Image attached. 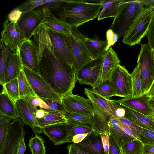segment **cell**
<instances>
[{
    "label": "cell",
    "instance_id": "6da1fadb",
    "mask_svg": "<svg viewBox=\"0 0 154 154\" xmlns=\"http://www.w3.org/2000/svg\"><path fill=\"white\" fill-rule=\"evenodd\" d=\"M32 37L39 74L62 98L72 93L77 81L76 71L55 54L47 28L42 24Z\"/></svg>",
    "mask_w": 154,
    "mask_h": 154
},
{
    "label": "cell",
    "instance_id": "7a4b0ae2",
    "mask_svg": "<svg viewBox=\"0 0 154 154\" xmlns=\"http://www.w3.org/2000/svg\"><path fill=\"white\" fill-rule=\"evenodd\" d=\"M103 6L100 2L69 0L57 14L59 18L71 27L78 28L98 17Z\"/></svg>",
    "mask_w": 154,
    "mask_h": 154
},
{
    "label": "cell",
    "instance_id": "3957f363",
    "mask_svg": "<svg viewBox=\"0 0 154 154\" xmlns=\"http://www.w3.org/2000/svg\"><path fill=\"white\" fill-rule=\"evenodd\" d=\"M144 7L141 0H125L119 5L109 29L117 35L119 39L123 36Z\"/></svg>",
    "mask_w": 154,
    "mask_h": 154
},
{
    "label": "cell",
    "instance_id": "277c9868",
    "mask_svg": "<svg viewBox=\"0 0 154 154\" xmlns=\"http://www.w3.org/2000/svg\"><path fill=\"white\" fill-rule=\"evenodd\" d=\"M154 16V7H144L139 13L123 36L122 42L131 47L140 44L146 36L151 21Z\"/></svg>",
    "mask_w": 154,
    "mask_h": 154
},
{
    "label": "cell",
    "instance_id": "5b68a950",
    "mask_svg": "<svg viewBox=\"0 0 154 154\" xmlns=\"http://www.w3.org/2000/svg\"><path fill=\"white\" fill-rule=\"evenodd\" d=\"M51 13L49 9L38 8L22 13L17 23L27 40H30Z\"/></svg>",
    "mask_w": 154,
    "mask_h": 154
},
{
    "label": "cell",
    "instance_id": "8992f818",
    "mask_svg": "<svg viewBox=\"0 0 154 154\" xmlns=\"http://www.w3.org/2000/svg\"><path fill=\"white\" fill-rule=\"evenodd\" d=\"M140 44L141 48L137 66L140 72L143 92L145 94L149 91L154 81V62L149 46L148 44Z\"/></svg>",
    "mask_w": 154,
    "mask_h": 154
},
{
    "label": "cell",
    "instance_id": "52a82bcc",
    "mask_svg": "<svg viewBox=\"0 0 154 154\" xmlns=\"http://www.w3.org/2000/svg\"><path fill=\"white\" fill-rule=\"evenodd\" d=\"M47 29L51 48L55 54L60 60L74 67V58L69 35L47 28Z\"/></svg>",
    "mask_w": 154,
    "mask_h": 154
},
{
    "label": "cell",
    "instance_id": "ba28073f",
    "mask_svg": "<svg viewBox=\"0 0 154 154\" xmlns=\"http://www.w3.org/2000/svg\"><path fill=\"white\" fill-rule=\"evenodd\" d=\"M69 36L74 58V67L76 72L85 65L94 60L89 52L85 43L87 37L76 27H71V34Z\"/></svg>",
    "mask_w": 154,
    "mask_h": 154
},
{
    "label": "cell",
    "instance_id": "9c48e42d",
    "mask_svg": "<svg viewBox=\"0 0 154 154\" xmlns=\"http://www.w3.org/2000/svg\"><path fill=\"white\" fill-rule=\"evenodd\" d=\"M23 69L38 97L62 102V98L39 74L23 66Z\"/></svg>",
    "mask_w": 154,
    "mask_h": 154
},
{
    "label": "cell",
    "instance_id": "30bf717a",
    "mask_svg": "<svg viewBox=\"0 0 154 154\" xmlns=\"http://www.w3.org/2000/svg\"><path fill=\"white\" fill-rule=\"evenodd\" d=\"M103 57L92 60L78 70L76 72L77 81L93 88L101 82Z\"/></svg>",
    "mask_w": 154,
    "mask_h": 154
},
{
    "label": "cell",
    "instance_id": "8fae6325",
    "mask_svg": "<svg viewBox=\"0 0 154 154\" xmlns=\"http://www.w3.org/2000/svg\"><path fill=\"white\" fill-rule=\"evenodd\" d=\"M110 80L114 85L117 96L124 98L132 97L131 75L125 66L119 64L112 73Z\"/></svg>",
    "mask_w": 154,
    "mask_h": 154
},
{
    "label": "cell",
    "instance_id": "7c38bea8",
    "mask_svg": "<svg viewBox=\"0 0 154 154\" xmlns=\"http://www.w3.org/2000/svg\"><path fill=\"white\" fill-rule=\"evenodd\" d=\"M3 26L0 40L14 53L19 51L23 43L27 40L19 29L17 22L13 23L6 20L3 23Z\"/></svg>",
    "mask_w": 154,
    "mask_h": 154
},
{
    "label": "cell",
    "instance_id": "4fadbf2b",
    "mask_svg": "<svg viewBox=\"0 0 154 154\" xmlns=\"http://www.w3.org/2000/svg\"><path fill=\"white\" fill-rule=\"evenodd\" d=\"M13 120L9 125L8 138L0 154H17L20 142L24 137L25 132L23 122L19 118Z\"/></svg>",
    "mask_w": 154,
    "mask_h": 154
},
{
    "label": "cell",
    "instance_id": "5bb4252c",
    "mask_svg": "<svg viewBox=\"0 0 154 154\" xmlns=\"http://www.w3.org/2000/svg\"><path fill=\"white\" fill-rule=\"evenodd\" d=\"M62 103L67 112L77 113L91 117L93 115V106L88 99L72 93L63 97Z\"/></svg>",
    "mask_w": 154,
    "mask_h": 154
},
{
    "label": "cell",
    "instance_id": "9a60e30c",
    "mask_svg": "<svg viewBox=\"0 0 154 154\" xmlns=\"http://www.w3.org/2000/svg\"><path fill=\"white\" fill-rule=\"evenodd\" d=\"M19 52L23 66L39 74L36 48L32 40L24 42L19 48Z\"/></svg>",
    "mask_w": 154,
    "mask_h": 154
},
{
    "label": "cell",
    "instance_id": "2e32d148",
    "mask_svg": "<svg viewBox=\"0 0 154 154\" xmlns=\"http://www.w3.org/2000/svg\"><path fill=\"white\" fill-rule=\"evenodd\" d=\"M116 101L119 104L142 114L154 116V109L150 105L149 98L146 94L138 97H127Z\"/></svg>",
    "mask_w": 154,
    "mask_h": 154
},
{
    "label": "cell",
    "instance_id": "e0dca14e",
    "mask_svg": "<svg viewBox=\"0 0 154 154\" xmlns=\"http://www.w3.org/2000/svg\"><path fill=\"white\" fill-rule=\"evenodd\" d=\"M69 1L67 0H28L22 3L16 8L20 10L22 12L38 8L49 9L52 13L54 12L57 13L62 7Z\"/></svg>",
    "mask_w": 154,
    "mask_h": 154
},
{
    "label": "cell",
    "instance_id": "ac0fdd59",
    "mask_svg": "<svg viewBox=\"0 0 154 154\" xmlns=\"http://www.w3.org/2000/svg\"><path fill=\"white\" fill-rule=\"evenodd\" d=\"M91 103L94 113L91 124L93 129L94 134H106L109 136L108 123L112 115L100 109L95 104Z\"/></svg>",
    "mask_w": 154,
    "mask_h": 154
},
{
    "label": "cell",
    "instance_id": "d6986e66",
    "mask_svg": "<svg viewBox=\"0 0 154 154\" xmlns=\"http://www.w3.org/2000/svg\"><path fill=\"white\" fill-rule=\"evenodd\" d=\"M42 130L43 133L55 145L68 143V123H59L46 126L42 128Z\"/></svg>",
    "mask_w": 154,
    "mask_h": 154
},
{
    "label": "cell",
    "instance_id": "ffe728a7",
    "mask_svg": "<svg viewBox=\"0 0 154 154\" xmlns=\"http://www.w3.org/2000/svg\"><path fill=\"white\" fill-rule=\"evenodd\" d=\"M73 144L90 154H105L100 134H88L81 142Z\"/></svg>",
    "mask_w": 154,
    "mask_h": 154
},
{
    "label": "cell",
    "instance_id": "44dd1931",
    "mask_svg": "<svg viewBox=\"0 0 154 154\" xmlns=\"http://www.w3.org/2000/svg\"><path fill=\"white\" fill-rule=\"evenodd\" d=\"M118 103L125 110V117L128 118L136 125L154 132L153 116L145 115Z\"/></svg>",
    "mask_w": 154,
    "mask_h": 154
},
{
    "label": "cell",
    "instance_id": "7402d4cb",
    "mask_svg": "<svg viewBox=\"0 0 154 154\" xmlns=\"http://www.w3.org/2000/svg\"><path fill=\"white\" fill-rule=\"evenodd\" d=\"M120 63L117 54L111 47L103 57L101 76L102 81L110 80L112 73Z\"/></svg>",
    "mask_w": 154,
    "mask_h": 154
},
{
    "label": "cell",
    "instance_id": "603a6c76",
    "mask_svg": "<svg viewBox=\"0 0 154 154\" xmlns=\"http://www.w3.org/2000/svg\"><path fill=\"white\" fill-rule=\"evenodd\" d=\"M84 91L91 103L95 104L100 109L109 113L116 118L115 109L112 100L102 96L92 88H84Z\"/></svg>",
    "mask_w": 154,
    "mask_h": 154
},
{
    "label": "cell",
    "instance_id": "cb8c5ba5",
    "mask_svg": "<svg viewBox=\"0 0 154 154\" xmlns=\"http://www.w3.org/2000/svg\"><path fill=\"white\" fill-rule=\"evenodd\" d=\"M84 43L93 59L103 57L108 51L106 40H101L95 35L93 38L87 36Z\"/></svg>",
    "mask_w": 154,
    "mask_h": 154
},
{
    "label": "cell",
    "instance_id": "d4e9b609",
    "mask_svg": "<svg viewBox=\"0 0 154 154\" xmlns=\"http://www.w3.org/2000/svg\"><path fill=\"white\" fill-rule=\"evenodd\" d=\"M16 104L20 114V118L24 123L30 126L36 134L43 133L36 118L29 110L23 100H19Z\"/></svg>",
    "mask_w": 154,
    "mask_h": 154
},
{
    "label": "cell",
    "instance_id": "484cf974",
    "mask_svg": "<svg viewBox=\"0 0 154 154\" xmlns=\"http://www.w3.org/2000/svg\"><path fill=\"white\" fill-rule=\"evenodd\" d=\"M108 125L109 135L112 137L120 149L126 143L135 139L122 130L119 125L117 119L114 116H111Z\"/></svg>",
    "mask_w": 154,
    "mask_h": 154
},
{
    "label": "cell",
    "instance_id": "4316f807",
    "mask_svg": "<svg viewBox=\"0 0 154 154\" xmlns=\"http://www.w3.org/2000/svg\"><path fill=\"white\" fill-rule=\"evenodd\" d=\"M23 67L19 50L14 53L9 60L6 70L5 83L18 78Z\"/></svg>",
    "mask_w": 154,
    "mask_h": 154
},
{
    "label": "cell",
    "instance_id": "83f0119b",
    "mask_svg": "<svg viewBox=\"0 0 154 154\" xmlns=\"http://www.w3.org/2000/svg\"><path fill=\"white\" fill-rule=\"evenodd\" d=\"M0 115L13 120L20 117V114L15 103L8 96L0 94Z\"/></svg>",
    "mask_w": 154,
    "mask_h": 154
},
{
    "label": "cell",
    "instance_id": "f1b7e54d",
    "mask_svg": "<svg viewBox=\"0 0 154 154\" xmlns=\"http://www.w3.org/2000/svg\"><path fill=\"white\" fill-rule=\"evenodd\" d=\"M42 24L47 28L57 32L67 35L71 34V27L56 17L52 13L46 18Z\"/></svg>",
    "mask_w": 154,
    "mask_h": 154
},
{
    "label": "cell",
    "instance_id": "f546056e",
    "mask_svg": "<svg viewBox=\"0 0 154 154\" xmlns=\"http://www.w3.org/2000/svg\"><path fill=\"white\" fill-rule=\"evenodd\" d=\"M125 0H102L99 2L103 5L102 9L98 16V20L100 21L109 17L114 18L118 12L120 5Z\"/></svg>",
    "mask_w": 154,
    "mask_h": 154
},
{
    "label": "cell",
    "instance_id": "4dcf8cb0",
    "mask_svg": "<svg viewBox=\"0 0 154 154\" xmlns=\"http://www.w3.org/2000/svg\"><path fill=\"white\" fill-rule=\"evenodd\" d=\"M0 43V84L2 86L5 83V74L8 61L14 52L1 40Z\"/></svg>",
    "mask_w": 154,
    "mask_h": 154
},
{
    "label": "cell",
    "instance_id": "1f68e13d",
    "mask_svg": "<svg viewBox=\"0 0 154 154\" xmlns=\"http://www.w3.org/2000/svg\"><path fill=\"white\" fill-rule=\"evenodd\" d=\"M46 110L45 115L42 118L36 119L42 128L57 124L68 123L64 114Z\"/></svg>",
    "mask_w": 154,
    "mask_h": 154
},
{
    "label": "cell",
    "instance_id": "d6a6232c",
    "mask_svg": "<svg viewBox=\"0 0 154 154\" xmlns=\"http://www.w3.org/2000/svg\"><path fill=\"white\" fill-rule=\"evenodd\" d=\"M67 139L68 143H71L73 137L82 134H91L94 133L90 124L69 122L68 123Z\"/></svg>",
    "mask_w": 154,
    "mask_h": 154
},
{
    "label": "cell",
    "instance_id": "836d02e7",
    "mask_svg": "<svg viewBox=\"0 0 154 154\" xmlns=\"http://www.w3.org/2000/svg\"><path fill=\"white\" fill-rule=\"evenodd\" d=\"M20 99L23 100L29 96L37 97L22 69L18 77Z\"/></svg>",
    "mask_w": 154,
    "mask_h": 154
},
{
    "label": "cell",
    "instance_id": "e575fe53",
    "mask_svg": "<svg viewBox=\"0 0 154 154\" xmlns=\"http://www.w3.org/2000/svg\"><path fill=\"white\" fill-rule=\"evenodd\" d=\"M2 86L1 93L8 96L16 104L20 100L18 78L5 83Z\"/></svg>",
    "mask_w": 154,
    "mask_h": 154
},
{
    "label": "cell",
    "instance_id": "d590c367",
    "mask_svg": "<svg viewBox=\"0 0 154 154\" xmlns=\"http://www.w3.org/2000/svg\"><path fill=\"white\" fill-rule=\"evenodd\" d=\"M92 89L102 96L106 98L117 96L114 85L110 80L102 81Z\"/></svg>",
    "mask_w": 154,
    "mask_h": 154
},
{
    "label": "cell",
    "instance_id": "8d00e7d4",
    "mask_svg": "<svg viewBox=\"0 0 154 154\" xmlns=\"http://www.w3.org/2000/svg\"><path fill=\"white\" fill-rule=\"evenodd\" d=\"M131 75L132 88V97H138L144 94L143 92L140 72L137 65Z\"/></svg>",
    "mask_w": 154,
    "mask_h": 154
},
{
    "label": "cell",
    "instance_id": "74e56055",
    "mask_svg": "<svg viewBox=\"0 0 154 154\" xmlns=\"http://www.w3.org/2000/svg\"><path fill=\"white\" fill-rule=\"evenodd\" d=\"M143 146L141 141L134 139L126 143L120 149L123 154H143Z\"/></svg>",
    "mask_w": 154,
    "mask_h": 154
},
{
    "label": "cell",
    "instance_id": "f35d334b",
    "mask_svg": "<svg viewBox=\"0 0 154 154\" xmlns=\"http://www.w3.org/2000/svg\"><path fill=\"white\" fill-rule=\"evenodd\" d=\"M12 119L4 116L0 118V151L3 149L8 138L10 121Z\"/></svg>",
    "mask_w": 154,
    "mask_h": 154
},
{
    "label": "cell",
    "instance_id": "ab89813d",
    "mask_svg": "<svg viewBox=\"0 0 154 154\" xmlns=\"http://www.w3.org/2000/svg\"><path fill=\"white\" fill-rule=\"evenodd\" d=\"M28 146L32 154H46L44 140L37 134L35 137L29 139Z\"/></svg>",
    "mask_w": 154,
    "mask_h": 154
},
{
    "label": "cell",
    "instance_id": "60d3db41",
    "mask_svg": "<svg viewBox=\"0 0 154 154\" xmlns=\"http://www.w3.org/2000/svg\"><path fill=\"white\" fill-rule=\"evenodd\" d=\"M64 115L68 120V123L72 122L90 124H91L92 116L75 112H66L64 114Z\"/></svg>",
    "mask_w": 154,
    "mask_h": 154
},
{
    "label": "cell",
    "instance_id": "b9f144b4",
    "mask_svg": "<svg viewBox=\"0 0 154 154\" xmlns=\"http://www.w3.org/2000/svg\"><path fill=\"white\" fill-rule=\"evenodd\" d=\"M138 134L144 145L154 144V132L140 127Z\"/></svg>",
    "mask_w": 154,
    "mask_h": 154
},
{
    "label": "cell",
    "instance_id": "7bdbcfd3",
    "mask_svg": "<svg viewBox=\"0 0 154 154\" xmlns=\"http://www.w3.org/2000/svg\"><path fill=\"white\" fill-rule=\"evenodd\" d=\"M30 111L34 115L40 108L41 98L37 97L29 96L22 100Z\"/></svg>",
    "mask_w": 154,
    "mask_h": 154
},
{
    "label": "cell",
    "instance_id": "ee69618b",
    "mask_svg": "<svg viewBox=\"0 0 154 154\" xmlns=\"http://www.w3.org/2000/svg\"><path fill=\"white\" fill-rule=\"evenodd\" d=\"M49 107L48 111L65 114L67 112L62 102L47 99H42Z\"/></svg>",
    "mask_w": 154,
    "mask_h": 154
},
{
    "label": "cell",
    "instance_id": "f6af8a7d",
    "mask_svg": "<svg viewBox=\"0 0 154 154\" xmlns=\"http://www.w3.org/2000/svg\"><path fill=\"white\" fill-rule=\"evenodd\" d=\"M106 36V40L108 43L107 50H108L112 46L117 42L119 38L117 35L110 29L107 31Z\"/></svg>",
    "mask_w": 154,
    "mask_h": 154
},
{
    "label": "cell",
    "instance_id": "bcb514c9",
    "mask_svg": "<svg viewBox=\"0 0 154 154\" xmlns=\"http://www.w3.org/2000/svg\"><path fill=\"white\" fill-rule=\"evenodd\" d=\"M146 36L148 39L147 44L151 48H154V16L151 21Z\"/></svg>",
    "mask_w": 154,
    "mask_h": 154
},
{
    "label": "cell",
    "instance_id": "7dc6e473",
    "mask_svg": "<svg viewBox=\"0 0 154 154\" xmlns=\"http://www.w3.org/2000/svg\"><path fill=\"white\" fill-rule=\"evenodd\" d=\"M22 13L20 10L15 8L9 13L7 20L10 22L16 23Z\"/></svg>",
    "mask_w": 154,
    "mask_h": 154
},
{
    "label": "cell",
    "instance_id": "c3c4849f",
    "mask_svg": "<svg viewBox=\"0 0 154 154\" xmlns=\"http://www.w3.org/2000/svg\"><path fill=\"white\" fill-rule=\"evenodd\" d=\"M118 120L119 125L120 128L123 131L133 138L136 140H138L141 141L140 139L134 133L128 126L120 122L118 119Z\"/></svg>",
    "mask_w": 154,
    "mask_h": 154
},
{
    "label": "cell",
    "instance_id": "681fc988",
    "mask_svg": "<svg viewBox=\"0 0 154 154\" xmlns=\"http://www.w3.org/2000/svg\"><path fill=\"white\" fill-rule=\"evenodd\" d=\"M112 101L115 109L116 118L120 119L125 117V110L117 102L116 100H112Z\"/></svg>",
    "mask_w": 154,
    "mask_h": 154
},
{
    "label": "cell",
    "instance_id": "f907efd6",
    "mask_svg": "<svg viewBox=\"0 0 154 154\" xmlns=\"http://www.w3.org/2000/svg\"><path fill=\"white\" fill-rule=\"evenodd\" d=\"M109 154H121L120 149L112 137L109 135Z\"/></svg>",
    "mask_w": 154,
    "mask_h": 154
},
{
    "label": "cell",
    "instance_id": "816d5d0a",
    "mask_svg": "<svg viewBox=\"0 0 154 154\" xmlns=\"http://www.w3.org/2000/svg\"><path fill=\"white\" fill-rule=\"evenodd\" d=\"M102 144L105 154H109V136L106 134H101Z\"/></svg>",
    "mask_w": 154,
    "mask_h": 154
},
{
    "label": "cell",
    "instance_id": "f5cc1de1",
    "mask_svg": "<svg viewBox=\"0 0 154 154\" xmlns=\"http://www.w3.org/2000/svg\"><path fill=\"white\" fill-rule=\"evenodd\" d=\"M67 148L68 154H90L82 150L73 143L68 145Z\"/></svg>",
    "mask_w": 154,
    "mask_h": 154
},
{
    "label": "cell",
    "instance_id": "db71d44e",
    "mask_svg": "<svg viewBox=\"0 0 154 154\" xmlns=\"http://www.w3.org/2000/svg\"><path fill=\"white\" fill-rule=\"evenodd\" d=\"M87 134H82L74 136L72 138L71 143H77L81 142L88 135Z\"/></svg>",
    "mask_w": 154,
    "mask_h": 154
},
{
    "label": "cell",
    "instance_id": "11a10c76",
    "mask_svg": "<svg viewBox=\"0 0 154 154\" xmlns=\"http://www.w3.org/2000/svg\"><path fill=\"white\" fill-rule=\"evenodd\" d=\"M154 153V144L144 145L143 154H150Z\"/></svg>",
    "mask_w": 154,
    "mask_h": 154
},
{
    "label": "cell",
    "instance_id": "9f6ffc18",
    "mask_svg": "<svg viewBox=\"0 0 154 154\" xmlns=\"http://www.w3.org/2000/svg\"><path fill=\"white\" fill-rule=\"evenodd\" d=\"M26 150V147L25 143L24 137L20 142L17 154H24Z\"/></svg>",
    "mask_w": 154,
    "mask_h": 154
},
{
    "label": "cell",
    "instance_id": "6f0895ef",
    "mask_svg": "<svg viewBox=\"0 0 154 154\" xmlns=\"http://www.w3.org/2000/svg\"><path fill=\"white\" fill-rule=\"evenodd\" d=\"M46 110L43 108H40L38 109L34 115L36 119H40L42 118L45 115Z\"/></svg>",
    "mask_w": 154,
    "mask_h": 154
},
{
    "label": "cell",
    "instance_id": "680465c9",
    "mask_svg": "<svg viewBox=\"0 0 154 154\" xmlns=\"http://www.w3.org/2000/svg\"><path fill=\"white\" fill-rule=\"evenodd\" d=\"M146 94L150 99L153 100L154 98V81L149 90Z\"/></svg>",
    "mask_w": 154,
    "mask_h": 154
},
{
    "label": "cell",
    "instance_id": "91938a15",
    "mask_svg": "<svg viewBox=\"0 0 154 154\" xmlns=\"http://www.w3.org/2000/svg\"><path fill=\"white\" fill-rule=\"evenodd\" d=\"M143 4L146 5L148 6H152L154 7V1H142L141 0Z\"/></svg>",
    "mask_w": 154,
    "mask_h": 154
},
{
    "label": "cell",
    "instance_id": "94428289",
    "mask_svg": "<svg viewBox=\"0 0 154 154\" xmlns=\"http://www.w3.org/2000/svg\"><path fill=\"white\" fill-rule=\"evenodd\" d=\"M149 103L151 107L154 109V98L153 100L149 99Z\"/></svg>",
    "mask_w": 154,
    "mask_h": 154
},
{
    "label": "cell",
    "instance_id": "6125c7cd",
    "mask_svg": "<svg viewBox=\"0 0 154 154\" xmlns=\"http://www.w3.org/2000/svg\"><path fill=\"white\" fill-rule=\"evenodd\" d=\"M151 51L152 57L154 62V48H151Z\"/></svg>",
    "mask_w": 154,
    "mask_h": 154
},
{
    "label": "cell",
    "instance_id": "be15d7a7",
    "mask_svg": "<svg viewBox=\"0 0 154 154\" xmlns=\"http://www.w3.org/2000/svg\"><path fill=\"white\" fill-rule=\"evenodd\" d=\"M153 120L154 121V116H153Z\"/></svg>",
    "mask_w": 154,
    "mask_h": 154
},
{
    "label": "cell",
    "instance_id": "e7e4bbea",
    "mask_svg": "<svg viewBox=\"0 0 154 154\" xmlns=\"http://www.w3.org/2000/svg\"><path fill=\"white\" fill-rule=\"evenodd\" d=\"M121 154H123V153H122V152H121Z\"/></svg>",
    "mask_w": 154,
    "mask_h": 154
},
{
    "label": "cell",
    "instance_id": "03108f58",
    "mask_svg": "<svg viewBox=\"0 0 154 154\" xmlns=\"http://www.w3.org/2000/svg\"><path fill=\"white\" fill-rule=\"evenodd\" d=\"M154 154V153H151V154Z\"/></svg>",
    "mask_w": 154,
    "mask_h": 154
}]
</instances>
